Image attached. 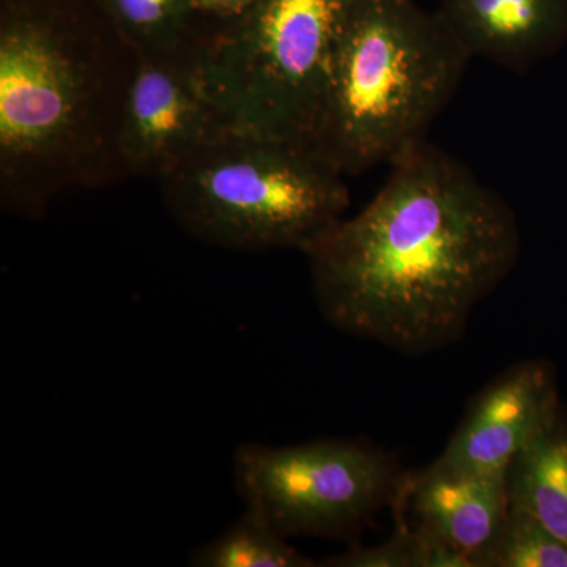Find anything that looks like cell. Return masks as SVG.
I'll list each match as a JSON object with an SVG mask.
<instances>
[{"mask_svg": "<svg viewBox=\"0 0 567 567\" xmlns=\"http://www.w3.org/2000/svg\"><path fill=\"white\" fill-rule=\"evenodd\" d=\"M559 416L546 363L514 365L476 395L434 464L454 472H507L511 462Z\"/></svg>", "mask_w": 567, "mask_h": 567, "instance_id": "ba28073f", "label": "cell"}, {"mask_svg": "<svg viewBox=\"0 0 567 567\" xmlns=\"http://www.w3.org/2000/svg\"><path fill=\"white\" fill-rule=\"evenodd\" d=\"M410 475L354 440L293 446L249 443L234 454V483L246 509L284 537L347 539L383 507L404 505Z\"/></svg>", "mask_w": 567, "mask_h": 567, "instance_id": "8992f818", "label": "cell"}, {"mask_svg": "<svg viewBox=\"0 0 567 567\" xmlns=\"http://www.w3.org/2000/svg\"><path fill=\"white\" fill-rule=\"evenodd\" d=\"M432 537L399 524L393 536L374 547H353L324 559L330 567H431Z\"/></svg>", "mask_w": 567, "mask_h": 567, "instance_id": "9a60e30c", "label": "cell"}, {"mask_svg": "<svg viewBox=\"0 0 567 567\" xmlns=\"http://www.w3.org/2000/svg\"><path fill=\"white\" fill-rule=\"evenodd\" d=\"M388 167L363 210L306 254L312 286L339 330L399 352H431L456 341L514 270L520 233L495 189L427 141Z\"/></svg>", "mask_w": 567, "mask_h": 567, "instance_id": "6da1fadb", "label": "cell"}, {"mask_svg": "<svg viewBox=\"0 0 567 567\" xmlns=\"http://www.w3.org/2000/svg\"><path fill=\"white\" fill-rule=\"evenodd\" d=\"M137 54L96 0H0V207L128 178L118 130Z\"/></svg>", "mask_w": 567, "mask_h": 567, "instance_id": "7a4b0ae2", "label": "cell"}, {"mask_svg": "<svg viewBox=\"0 0 567 567\" xmlns=\"http://www.w3.org/2000/svg\"><path fill=\"white\" fill-rule=\"evenodd\" d=\"M509 507L522 511L567 546V429L561 415L507 468Z\"/></svg>", "mask_w": 567, "mask_h": 567, "instance_id": "8fae6325", "label": "cell"}, {"mask_svg": "<svg viewBox=\"0 0 567 567\" xmlns=\"http://www.w3.org/2000/svg\"><path fill=\"white\" fill-rule=\"evenodd\" d=\"M196 567H312L316 563L287 543L259 514L244 516L188 558Z\"/></svg>", "mask_w": 567, "mask_h": 567, "instance_id": "4fadbf2b", "label": "cell"}, {"mask_svg": "<svg viewBox=\"0 0 567 567\" xmlns=\"http://www.w3.org/2000/svg\"><path fill=\"white\" fill-rule=\"evenodd\" d=\"M137 58L181 50L203 29L194 0H96Z\"/></svg>", "mask_w": 567, "mask_h": 567, "instance_id": "7c38bea8", "label": "cell"}, {"mask_svg": "<svg viewBox=\"0 0 567 567\" xmlns=\"http://www.w3.org/2000/svg\"><path fill=\"white\" fill-rule=\"evenodd\" d=\"M346 175L308 145L230 130L158 178L167 212L197 240L305 254L346 216Z\"/></svg>", "mask_w": 567, "mask_h": 567, "instance_id": "277c9868", "label": "cell"}, {"mask_svg": "<svg viewBox=\"0 0 567 567\" xmlns=\"http://www.w3.org/2000/svg\"><path fill=\"white\" fill-rule=\"evenodd\" d=\"M486 567H567V546L536 518L509 507Z\"/></svg>", "mask_w": 567, "mask_h": 567, "instance_id": "5bb4252c", "label": "cell"}, {"mask_svg": "<svg viewBox=\"0 0 567 567\" xmlns=\"http://www.w3.org/2000/svg\"><path fill=\"white\" fill-rule=\"evenodd\" d=\"M203 33L181 50L137 58L118 130L128 177L158 181L200 145L234 130L205 81Z\"/></svg>", "mask_w": 567, "mask_h": 567, "instance_id": "52a82bcc", "label": "cell"}, {"mask_svg": "<svg viewBox=\"0 0 567 567\" xmlns=\"http://www.w3.org/2000/svg\"><path fill=\"white\" fill-rule=\"evenodd\" d=\"M259 0H194L196 9L203 18L227 21L245 13Z\"/></svg>", "mask_w": 567, "mask_h": 567, "instance_id": "2e32d148", "label": "cell"}, {"mask_svg": "<svg viewBox=\"0 0 567 567\" xmlns=\"http://www.w3.org/2000/svg\"><path fill=\"white\" fill-rule=\"evenodd\" d=\"M406 503L415 511L416 528L486 567L509 514L507 472H454L432 464L410 475Z\"/></svg>", "mask_w": 567, "mask_h": 567, "instance_id": "9c48e42d", "label": "cell"}, {"mask_svg": "<svg viewBox=\"0 0 567 567\" xmlns=\"http://www.w3.org/2000/svg\"><path fill=\"white\" fill-rule=\"evenodd\" d=\"M358 0H259L200 40L205 81L241 132L315 148L331 70Z\"/></svg>", "mask_w": 567, "mask_h": 567, "instance_id": "5b68a950", "label": "cell"}, {"mask_svg": "<svg viewBox=\"0 0 567 567\" xmlns=\"http://www.w3.org/2000/svg\"><path fill=\"white\" fill-rule=\"evenodd\" d=\"M472 61L436 11L358 0L331 70L315 151L342 175L390 166L425 141Z\"/></svg>", "mask_w": 567, "mask_h": 567, "instance_id": "3957f363", "label": "cell"}, {"mask_svg": "<svg viewBox=\"0 0 567 567\" xmlns=\"http://www.w3.org/2000/svg\"><path fill=\"white\" fill-rule=\"evenodd\" d=\"M436 13L470 58L527 71L567 43V0H440Z\"/></svg>", "mask_w": 567, "mask_h": 567, "instance_id": "30bf717a", "label": "cell"}]
</instances>
